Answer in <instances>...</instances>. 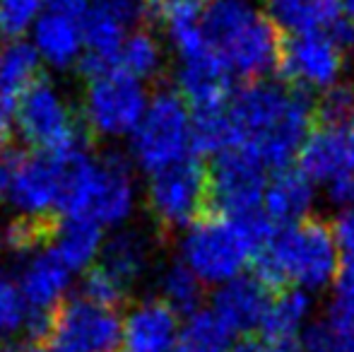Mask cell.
<instances>
[{
    "instance_id": "1",
    "label": "cell",
    "mask_w": 354,
    "mask_h": 352,
    "mask_svg": "<svg viewBox=\"0 0 354 352\" xmlns=\"http://www.w3.org/2000/svg\"><path fill=\"white\" fill-rule=\"evenodd\" d=\"M224 113L229 150L251 157L268 172L292 167L316 121L308 94L270 80L234 89Z\"/></svg>"
},
{
    "instance_id": "2",
    "label": "cell",
    "mask_w": 354,
    "mask_h": 352,
    "mask_svg": "<svg viewBox=\"0 0 354 352\" xmlns=\"http://www.w3.org/2000/svg\"><path fill=\"white\" fill-rule=\"evenodd\" d=\"M253 275L270 290L316 292L333 285L340 270L333 227L321 220H304L275 227L253 259Z\"/></svg>"
},
{
    "instance_id": "3",
    "label": "cell",
    "mask_w": 354,
    "mask_h": 352,
    "mask_svg": "<svg viewBox=\"0 0 354 352\" xmlns=\"http://www.w3.org/2000/svg\"><path fill=\"white\" fill-rule=\"evenodd\" d=\"M201 24L207 46L234 77L266 80L280 63V32L251 0H212Z\"/></svg>"
},
{
    "instance_id": "4",
    "label": "cell",
    "mask_w": 354,
    "mask_h": 352,
    "mask_svg": "<svg viewBox=\"0 0 354 352\" xmlns=\"http://www.w3.org/2000/svg\"><path fill=\"white\" fill-rule=\"evenodd\" d=\"M272 230L275 227L263 212L253 217L203 215L183 230L178 261L203 285L219 287L253 266L258 249Z\"/></svg>"
},
{
    "instance_id": "5",
    "label": "cell",
    "mask_w": 354,
    "mask_h": 352,
    "mask_svg": "<svg viewBox=\"0 0 354 352\" xmlns=\"http://www.w3.org/2000/svg\"><path fill=\"white\" fill-rule=\"evenodd\" d=\"M138 201L131 165L118 155L89 162L66 193L58 215L63 220H89L102 230L118 227L133 215Z\"/></svg>"
},
{
    "instance_id": "6",
    "label": "cell",
    "mask_w": 354,
    "mask_h": 352,
    "mask_svg": "<svg viewBox=\"0 0 354 352\" xmlns=\"http://www.w3.org/2000/svg\"><path fill=\"white\" fill-rule=\"evenodd\" d=\"M131 152L149 176L193 157V111L176 89H162L149 97L131 136Z\"/></svg>"
},
{
    "instance_id": "7",
    "label": "cell",
    "mask_w": 354,
    "mask_h": 352,
    "mask_svg": "<svg viewBox=\"0 0 354 352\" xmlns=\"http://www.w3.org/2000/svg\"><path fill=\"white\" fill-rule=\"evenodd\" d=\"M17 131L34 152L84 150L89 131L82 113L73 111L48 77H39L15 109Z\"/></svg>"
},
{
    "instance_id": "8",
    "label": "cell",
    "mask_w": 354,
    "mask_h": 352,
    "mask_svg": "<svg viewBox=\"0 0 354 352\" xmlns=\"http://www.w3.org/2000/svg\"><path fill=\"white\" fill-rule=\"evenodd\" d=\"M147 102L149 94L142 82L116 68L87 80L82 121L89 133L102 138H131Z\"/></svg>"
},
{
    "instance_id": "9",
    "label": "cell",
    "mask_w": 354,
    "mask_h": 352,
    "mask_svg": "<svg viewBox=\"0 0 354 352\" xmlns=\"http://www.w3.org/2000/svg\"><path fill=\"white\" fill-rule=\"evenodd\" d=\"M207 203L210 183L201 157L193 155L149 176L147 207L154 222L164 230H186L203 217Z\"/></svg>"
},
{
    "instance_id": "10",
    "label": "cell",
    "mask_w": 354,
    "mask_h": 352,
    "mask_svg": "<svg viewBox=\"0 0 354 352\" xmlns=\"http://www.w3.org/2000/svg\"><path fill=\"white\" fill-rule=\"evenodd\" d=\"M123 343V321L116 309H106L80 297H68L53 309L46 345L53 352H116Z\"/></svg>"
},
{
    "instance_id": "11",
    "label": "cell",
    "mask_w": 354,
    "mask_h": 352,
    "mask_svg": "<svg viewBox=\"0 0 354 352\" xmlns=\"http://www.w3.org/2000/svg\"><path fill=\"white\" fill-rule=\"evenodd\" d=\"M345 34H301L282 44L280 68L289 87L299 92H326L342 82Z\"/></svg>"
},
{
    "instance_id": "12",
    "label": "cell",
    "mask_w": 354,
    "mask_h": 352,
    "mask_svg": "<svg viewBox=\"0 0 354 352\" xmlns=\"http://www.w3.org/2000/svg\"><path fill=\"white\" fill-rule=\"evenodd\" d=\"M270 172L256 160L236 150L214 157L212 169H207L210 183V205L217 215L253 217L263 212V193Z\"/></svg>"
},
{
    "instance_id": "13",
    "label": "cell",
    "mask_w": 354,
    "mask_h": 352,
    "mask_svg": "<svg viewBox=\"0 0 354 352\" xmlns=\"http://www.w3.org/2000/svg\"><path fill=\"white\" fill-rule=\"evenodd\" d=\"M61 181L63 152H22L5 198L22 215H51L58 205Z\"/></svg>"
},
{
    "instance_id": "14",
    "label": "cell",
    "mask_w": 354,
    "mask_h": 352,
    "mask_svg": "<svg viewBox=\"0 0 354 352\" xmlns=\"http://www.w3.org/2000/svg\"><path fill=\"white\" fill-rule=\"evenodd\" d=\"M299 169L316 186L354 174V123H318L297 155Z\"/></svg>"
},
{
    "instance_id": "15",
    "label": "cell",
    "mask_w": 354,
    "mask_h": 352,
    "mask_svg": "<svg viewBox=\"0 0 354 352\" xmlns=\"http://www.w3.org/2000/svg\"><path fill=\"white\" fill-rule=\"evenodd\" d=\"M234 75L229 68L214 56L210 46L198 53L178 58L176 92L191 106L193 113L224 109L234 94Z\"/></svg>"
},
{
    "instance_id": "16",
    "label": "cell",
    "mask_w": 354,
    "mask_h": 352,
    "mask_svg": "<svg viewBox=\"0 0 354 352\" xmlns=\"http://www.w3.org/2000/svg\"><path fill=\"white\" fill-rule=\"evenodd\" d=\"M270 287H266L256 275H239L214 290L212 306L219 321L234 333H253L261 328L266 311L270 306Z\"/></svg>"
},
{
    "instance_id": "17",
    "label": "cell",
    "mask_w": 354,
    "mask_h": 352,
    "mask_svg": "<svg viewBox=\"0 0 354 352\" xmlns=\"http://www.w3.org/2000/svg\"><path fill=\"white\" fill-rule=\"evenodd\" d=\"M316 203V183L299 167L270 172L263 193V215L272 227H289L308 220Z\"/></svg>"
},
{
    "instance_id": "18",
    "label": "cell",
    "mask_w": 354,
    "mask_h": 352,
    "mask_svg": "<svg viewBox=\"0 0 354 352\" xmlns=\"http://www.w3.org/2000/svg\"><path fill=\"white\" fill-rule=\"evenodd\" d=\"M178 314L159 297L142 299L123 319V343L128 352H171L176 345Z\"/></svg>"
},
{
    "instance_id": "19",
    "label": "cell",
    "mask_w": 354,
    "mask_h": 352,
    "mask_svg": "<svg viewBox=\"0 0 354 352\" xmlns=\"http://www.w3.org/2000/svg\"><path fill=\"white\" fill-rule=\"evenodd\" d=\"M266 15L289 37L301 34H345L340 0H266Z\"/></svg>"
},
{
    "instance_id": "20",
    "label": "cell",
    "mask_w": 354,
    "mask_h": 352,
    "mask_svg": "<svg viewBox=\"0 0 354 352\" xmlns=\"http://www.w3.org/2000/svg\"><path fill=\"white\" fill-rule=\"evenodd\" d=\"M71 285V270L51 249L37 254L19 275V295L32 316H51V311L66 299Z\"/></svg>"
},
{
    "instance_id": "21",
    "label": "cell",
    "mask_w": 354,
    "mask_h": 352,
    "mask_svg": "<svg viewBox=\"0 0 354 352\" xmlns=\"http://www.w3.org/2000/svg\"><path fill=\"white\" fill-rule=\"evenodd\" d=\"M313 302L308 292L301 290H280L270 299L266 319L261 324L263 343H268L277 352H289L301 340L308 328Z\"/></svg>"
},
{
    "instance_id": "22",
    "label": "cell",
    "mask_w": 354,
    "mask_h": 352,
    "mask_svg": "<svg viewBox=\"0 0 354 352\" xmlns=\"http://www.w3.org/2000/svg\"><path fill=\"white\" fill-rule=\"evenodd\" d=\"M34 48L39 58L56 68H71L82 56V32L80 22L61 12L46 10L34 22Z\"/></svg>"
},
{
    "instance_id": "23",
    "label": "cell",
    "mask_w": 354,
    "mask_h": 352,
    "mask_svg": "<svg viewBox=\"0 0 354 352\" xmlns=\"http://www.w3.org/2000/svg\"><path fill=\"white\" fill-rule=\"evenodd\" d=\"M41 61L27 41H12L0 51V113L10 116L22 94L41 77Z\"/></svg>"
},
{
    "instance_id": "24",
    "label": "cell",
    "mask_w": 354,
    "mask_h": 352,
    "mask_svg": "<svg viewBox=\"0 0 354 352\" xmlns=\"http://www.w3.org/2000/svg\"><path fill=\"white\" fill-rule=\"evenodd\" d=\"M99 268L106 270L131 295L133 285L145 275L149 263V241L140 232H118L102 246Z\"/></svg>"
},
{
    "instance_id": "25",
    "label": "cell",
    "mask_w": 354,
    "mask_h": 352,
    "mask_svg": "<svg viewBox=\"0 0 354 352\" xmlns=\"http://www.w3.org/2000/svg\"><path fill=\"white\" fill-rule=\"evenodd\" d=\"M102 246L104 230L89 220H61V227L51 241V251L71 272L89 270L102 254Z\"/></svg>"
},
{
    "instance_id": "26",
    "label": "cell",
    "mask_w": 354,
    "mask_h": 352,
    "mask_svg": "<svg viewBox=\"0 0 354 352\" xmlns=\"http://www.w3.org/2000/svg\"><path fill=\"white\" fill-rule=\"evenodd\" d=\"M232 331L214 316L212 309H198L186 316L171 352H229Z\"/></svg>"
},
{
    "instance_id": "27",
    "label": "cell",
    "mask_w": 354,
    "mask_h": 352,
    "mask_svg": "<svg viewBox=\"0 0 354 352\" xmlns=\"http://www.w3.org/2000/svg\"><path fill=\"white\" fill-rule=\"evenodd\" d=\"M162 61L164 53L157 37L145 32V29H138V32H128L126 41H123L121 51H118L116 68L126 73V75L145 82L162 71Z\"/></svg>"
},
{
    "instance_id": "28",
    "label": "cell",
    "mask_w": 354,
    "mask_h": 352,
    "mask_svg": "<svg viewBox=\"0 0 354 352\" xmlns=\"http://www.w3.org/2000/svg\"><path fill=\"white\" fill-rule=\"evenodd\" d=\"M203 282L181 261L169 263L159 272V299L169 304L178 316H188L201 309Z\"/></svg>"
},
{
    "instance_id": "29",
    "label": "cell",
    "mask_w": 354,
    "mask_h": 352,
    "mask_svg": "<svg viewBox=\"0 0 354 352\" xmlns=\"http://www.w3.org/2000/svg\"><path fill=\"white\" fill-rule=\"evenodd\" d=\"M61 220L56 212L51 215H19L3 232V244L15 254H27L39 246H46L53 241Z\"/></svg>"
},
{
    "instance_id": "30",
    "label": "cell",
    "mask_w": 354,
    "mask_h": 352,
    "mask_svg": "<svg viewBox=\"0 0 354 352\" xmlns=\"http://www.w3.org/2000/svg\"><path fill=\"white\" fill-rule=\"evenodd\" d=\"M140 5L142 12L152 22H157L167 32V37L178 29L201 24L203 19L201 0H140Z\"/></svg>"
},
{
    "instance_id": "31",
    "label": "cell",
    "mask_w": 354,
    "mask_h": 352,
    "mask_svg": "<svg viewBox=\"0 0 354 352\" xmlns=\"http://www.w3.org/2000/svg\"><path fill=\"white\" fill-rule=\"evenodd\" d=\"M46 0H0V39L22 37L39 19Z\"/></svg>"
},
{
    "instance_id": "32",
    "label": "cell",
    "mask_w": 354,
    "mask_h": 352,
    "mask_svg": "<svg viewBox=\"0 0 354 352\" xmlns=\"http://www.w3.org/2000/svg\"><path fill=\"white\" fill-rule=\"evenodd\" d=\"M29 309L19 295L17 285L0 282V345L12 343L19 331H27Z\"/></svg>"
},
{
    "instance_id": "33",
    "label": "cell",
    "mask_w": 354,
    "mask_h": 352,
    "mask_svg": "<svg viewBox=\"0 0 354 352\" xmlns=\"http://www.w3.org/2000/svg\"><path fill=\"white\" fill-rule=\"evenodd\" d=\"M318 123H354V89L345 82L321 92L318 104H313Z\"/></svg>"
},
{
    "instance_id": "34",
    "label": "cell",
    "mask_w": 354,
    "mask_h": 352,
    "mask_svg": "<svg viewBox=\"0 0 354 352\" xmlns=\"http://www.w3.org/2000/svg\"><path fill=\"white\" fill-rule=\"evenodd\" d=\"M82 297L99 306H106V309H116L123 299L128 297V292L109 275L106 270H102L94 263L89 270H84L82 280Z\"/></svg>"
},
{
    "instance_id": "35",
    "label": "cell",
    "mask_w": 354,
    "mask_h": 352,
    "mask_svg": "<svg viewBox=\"0 0 354 352\" xmlns=\"http://www.w3.org/2000/svg\"><path fill=\"white\" fill-rule=\"evenodd\" d=\"M333 234H335L337 249H340V259H354V207L340 210L335 225H333Z\"/></svg>"
},
{
    "instance_id": "36",
    "label": "cell",
    "mask_w": 354,
    "mask_h": 352,
    "mask_svg": "<svg viewBox=\"0 0 354 352\" xmlns=\"http://www.w3.org/2000/svg\"><path fill=\"white\" fill-rule=\"evenodd\" d=\"M89 3L102 8L104 12L113 15V17H116L118 22L126 24V27H131V24L142 15L140 0H89Z\"/></svg>"
},
{
    "instance_id": "37",
    "label": "cell",
    "mask_w": 354,
    "mask_h": 352,
    "mask_svg": "<svg viewBox=\"0 0 354 352\" xmlns=\"http://www.w3.org/2000/svg\"><path fill=\"white\" fill-rule=\"evenodd\" d=\"M323 188H326V193H328V201L340 207V210L354 207V174L335 178V181H330Z\"/></svg>"
},
{
    "instance_id": "38",
    "label": "cell",
    "mask_w": 354,
    "mask_h": 352,
    "mask_svg": "<svg viewBox=\"0 0 354 352\" xmlns=\"http://www.w3.org/2000/svg\"><path fill=\"white\" fill-rule=\"evenodd\" d=\"M0 352H53L46 343H34V340H24V343H5L0 345Z\"/></svg>"
},
{
    "instance_id": "39",
    "label": "cell",
    "mask_w": 354,
    "mask_h": 352,
    "mask_svg": "<svg viewBox=\"0 0 354 352\" xmlns=\"http://www.w3.org/2000/svg\"><path fill=\"white\" fill-rule=\"evenodd\" d=\"M229 352H277L272 350L268 343H263V340H256V338H243L241 343L232 345Z\"/></svg>"
},
{
    "instance_id": "40",
    "label": "cell",
    "mask_w": 354,
    "mask_h": 352,
    "mask_svg": "<svg viewBox=\"0 0 354 352\" xmlns=\"http://www.w3.org/2000/svg\"><path fill=\"white\" fill-rule=\"evenodd\" d=\"M10 136H12V133H10L8 116H3V113H0V152L10 147Z\"/></svg>"
},
{
    "instance_id": "41",
    "label": "cell",
    "mask_w": 354,
    "mask_h": 352,
    "mask_svg": "<svg viewBox=\"0 0 354 352\" xmlns=\"http://www.w3.org/2000/svg\"><path fill=\"white\" fill-rule=\"evenodd\" d=\"M340 8H342L345 24H352L354 27V0H340Z\"/></svg>"
},
{
    "instance_id": "42",
    "label": "cell",
    "mask_w": 354,
    "mask_h": 352,
    "mask_svg": "<svg viewBox=\"0 0 354 352\" xmlns=\"http://www.w3.org/2000/svg\"><path fill=\"white\" fill-rule=\"evenodd\" d=\"M201 3H203V0H201ZM210 3H212V0H210Z\"/></svg>"
}]
</instances>
